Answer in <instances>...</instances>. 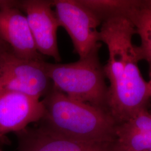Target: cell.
<instances>
[{"label":"cell","instance_id":"8fae6325","mask_svg":"<svg viewBox=\"0 0 151 151\" xmlns=\"http://www.w3.org/2000/svg\"><path fill=\"white\" fill-rule=\"evenodd\" d=\"M101 22L118 17H127L139 0H78Z\"/></svg>","mask_w":151,"mask_h":151},{"label":"cell","instance_id":"8992f818","mask_svg":"<svg viewBox=\"0 0 151 151\" xmlns=\"http://www.w3.org/2000/svg\"><path fill=\"white\" fill-rule=\"evenodd\" d=\"M53 7L50 0H22L18 6L26 16L38 52L60 63L62 59L57 42L60 25Z\"/></svg>","mask_w":151,"mask_h":151},{"label":"cell","instance_id":"5bb4252c","mask_svg":"<svg viewBox=\"0 0 151 151\" xmlns=\"http://www.w3.org/2000/svg\"><path fill=\"white\" fill-rule=\"evenodd\" d=\"M19 1L16 0H0V9L7 7H18Z\"/></svg>","mask_w":151,"mask_h":151},{"label":"cell","instance_id":"30bf717a","mask_svg":"<svg viewBox=\"0 0 151 151\" xmlns=\"http://www.w3.org/2000/svg\"><path fill=\"white\" fill-rule=\"evenodd\" d=\"M127 18L140 38V45L137 47V53L140 60H145L148 63L151 77V0H139Z\"/></svg>","mask_w":151,"mask_h":151},{"label":"cell","instance_id":"6da1fadb","mask_svg":"<svg viewBox=\"0 0 151 151\" xmlns=\"http://www.w3.org/2000/svg\"><path fill=\"white\" fill-rule=\"evenodd\" d=\"M135 28L127 17H118L103 22L99 40L107 47L109 58L104 66L109 81L106 108L116 125L133 118L146 109L151 97L148 82L138 67L137 46L133 43Z\"/></svg>","mask_w":151,"mask_h":151},{"label":"cell","instance_id":"9c48e42d","mask_svg":"<svg viewBox=\"0 0 151 151\" xmlns=\"http://www.w3.org/2000/svg\"><path fill=\"white\" fill-rule=\"evenodd\" d=\"M15 134L17 151H113L111 143L98 145L73 141L50 134L39 127H27Z\"/></svg>","mask_w":151,"mask_h":151},{"label":"cell","instance_id":"4fadbf2b","mask_svg":"<svg viewBox=\"0 0 151 151\" xmlns=\"http://www.w3.org/2000/svg\"><path fill=\"white\" fill-rule=\"evenodd\" d=\"M151 131V114L144 109L133 118L116 127V137L120 135Z\"/></svg>","mask_w":151,"mask_h":151},{"label":"cell","instance_id":"7c38bea8","mask_svg":"<svg viewBox=\"0 0 151 151\" xmlns=\"http://www.w3.org/2000/svg\"><path fill=\"white\" fill-rule=\"evenodd\" d=\"M111 148L113 151L151 150V131L118 136Z\"/></svg>","mask_w":151,"mask_h":151},{"label":"cell","instance_id":"52a82bcc","mask_svg":"<svg viewBox=\"0 0 151 151\" xmlns=\"http://www.w3.org/2000/svg\"><path fill=\"white\" fill-rule=\"evenodd\" d=\"M44 111L41 99L19 92L0 89V139L6 134L16 133L31 123L40 122Z\"/></svg>","mask_w":151,"mask_h":151},{"label":"cell","instance_id":"ba28073f","mask_svg":"<svg viewBox=\"0 0 151 151\" xmlns=\"http://www.w3.org/2000/svg\"><path fill=\"white\" fill-rule=\"evenodd\" d=\"M0 37L17 57L44 60L36 48L26 16L18 7L0 9Z\"/></svg>","mask_w":151,"mask_h":151},{"label":"cell","instance_id":"277c9868","mask_svg":"<svg viewBox=\"0 0 151 151\" xmlns=\"http://www.w3.org/2000/svg\"><path fill=\"white\" fill-rule=\"evenodd\" d=\"M53 6L60 27L68 33L80 58L101 47L97 28L101 22L78 0H53Z\"/></svg>","mask_w":151,"mask_h":151},{"label":"cell","instance_id":"2e32d148","mask_svg":"<svg viewBox=\"0 0 151 151\" xmlns=\"http://www.w3.org/2000/svg\"><path fill=\"white\" fill-rule=\"evenodd\" d=\"M0 151H1V150H0Z\"/></svg>","mask_w":151,"mask_h":151},{"label":"cell","instance_id":"5b68a950","mask_svg":"<svg viewBox=\"0 0 151 151\" xmlns=\"http://www.w3.org/2000/svg\"><path fill=\"white\" fill-rule=\"evenodd\" d=\"M42 61L24 60L11 50L0 57V89L19 92L41 99L53 83L44 70Z\"/></svg>","mask_w":151,"mask_h":151},{"label":"cell","instance_id":"3957f363","mask_svg":"<svg viewBox=\"0 0 151 151\" xmlns=\"http://www.w3.org/2000/svg\"><path fill=\"white\" fill-rule=\"evenodd\" d=\"M97 48L83 58L70 63L43 62L53 86L72 99L106 111L108 86Z\"/></svg>","mask_w":151,"mask_h":151},{"label":"cell","instance_id":"9a60e30c","mask_svg":"<svg viewBox=\"0 0 151 151\" xmlns=\"http://www.w3.org/2000/svg\"><path fill=\"white\" fill-rule=\"evenodd\" d=\"M11 50L10 47L4 42V40L0 37V57L5 53L6 52Z\"/></svg>","mask_w":151,"mask_h":151},{"label":"cell","instance_id":"7a4b0ae2","mask_svg":"<svg viewBox=\"0 0 151 151\" xmlns=\"http://www.w3.org/2000/svg\"><path fill=\"white\" fill-rule=\"evenodd\" d=\"M43 118L39 127L67 139L90 144H110L116 124L108 111L72 99L53 86L42 100Z\"/></svg>","mask_w":151,"mask_h":151}]
</instances>
